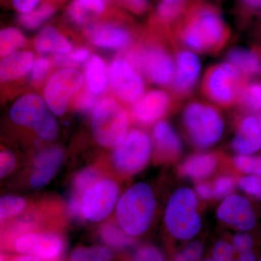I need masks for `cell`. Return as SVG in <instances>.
Wrapping results in <instances>:
<instances>
[{"mask_svg": "<svg viewBox=\"0 0 261 261\" xmlns=\"http://www.w3.org/2000/svg\"><path fill=\"white\" fill-rule=\"evenodd\" d=\"M229 29L219 10L205 3L190 5L178 20L176 35L185 47L202 53L221 50L229 37Z\"/></svg>", "mask_w": 261, "mask_h": 261, "instance_id": "obj_1", "label": "cell"}, {"mask_svg": "<svg viewBox=\"0 0 261 261\" xmlns=\"http://www.w3.org/2000/svg\"><path fill=\"white\" fill-rule=\"evenodd\" d=\"M153 190L144 182L129 187L120 197L116 205V219L122 229L130 236L145 233L155 212Z\"/></svg>", "mask_w": 261, "mask_h": 261, "instance_id": "obj_2", "label": "cell"}, {"mask_svg": "<svg viewBox=\"0 0 261 261\" xmlns=\"http://www.w3.org/2000/svg\"><path fill=\"white\" fill-rule=\"evenodd\" d=\"M195 192L182 187L170 197L164 219L166 228L173 238L190 240L195 238L202 227L198 212V200Z\"/></svg>", "mask_w": 261, "mask_h": 261, "instance_id": "obj_3", "label": "cell"}, {"mask_svg": "<svg viewBox=\"0 0 261 261\" xmlns=\"http://www.w3.org/2000/svg\"><path fill=\"white\" fill-rule=\"evenodd\" d=\"M182 121L195 147L207 149L217 143L224 132V122L219 111L202 102H190L184 110Z\"/></svg>", "mask_w": 261, "mask_h": 261, "instance_id": "obj_4", "label": "cell"}, {"mask_svg": "<svg viewBox=\"0 0 261 261\" xmlns=\"http://www.w3.org/2000/svg\"><path fill=\"white\" fill-rule=\"evenodd\" d=\"M94 139L102 147L118 146L126 137L128 116L125 110L111 97L97 103L91 121Z\"/></svg>", "mask_w": 261, "mask_h": 261, "instance_id": "obj_5", "label": "cell"}, {"mask_svg": "<svg viewBox=\"0 0 261 261\" xmlns=\"http://www.w3.org/2000/svg\"><path fill=\"white\" fill-rule=\"evenodd\" d=\"M245 79L232 65L219 63L206 72L202 90L206 97L221 106H229L239 100Z\"/></svg>", "mask_w": 261, "mask_h": 261, "instance_id": "obj_6", "label": "cell"}, {"mask_svg": "<svg viewBox=\"0 0 261 261\" xmlns=\"http://www.w3.org/2000/svg\"><path fill=\"white\" fill-rule=\"evenodd\" d=\"M126 60L154 84L166 85L172 82L176 63L164 48L157 45L138 48L130 51Z\"/></svg>", "mask_w": 261, "mask_h": 261, "instance_id": "obj_7", "label": "cell"}, {"mask_svg": "<svg viewBox=\"0 0 261 261\" xmlns=\"http://www.w3.org/2000/svg\"><path fill=\"white\" fill-rule=\"evenodd\" d=\"M152 142L145 132L135 129L116 146L113 163L120 172L132 175L145 168L152 153Z\"/></svg>", "mask_w": 261, "mask_h": 261, "instance_id": "obj_8", "label": "cell"}, {"mask_svg": "<svg viewBox=\"0 0 261 261\" xmlns=\"http://www.w3.org/2000/svg\"><path fill=\"white\" fill-rule=\"evenodd\" d=\"M119 187L111 179L96 181L86 192L81 205V216L92 222L103 221L117 205Z\"/></svg>", "mask_w": 261, "mask_h": 261, "instance_id": "obj_9", "label": "cell"}, {"mask_svg": "<svg viewBox=\"0 0 261 261\" xmlns=\"http://www.w3.org/2000/svg\"><path fill=\"white\" fill-rule=\"evenodd\" d=\"M83 82V75L73 68H65L51 75L44 90V99L51 112L58 116L64 114L70 98Z\"/></svg>", "mask_w": 261, "mask_h": 261, "instance_id": "obj_10", "label": "cell"}, {"mask_svg": "<svg viewBox=\"0 0 261 261\" xmlns=\"http://www.w3.org/2000/svg\"><path fill=\"white\" fill-rule=\"evenodd\" d=\"M111 87L123 101L128 102L138 100L145 90V84L137 70L127 60L117 59L109 70Z\"/></svg>", "mask_w": 261, "mask_h": 261, "instance_id": "obj_11", "label": "cell"}, {"mask_svg": "<svg viewBox=\"0 0 261 261\" xmlns=\"http://www.w3.org/2000/svg\"><path fill=\"white\" fill-rule=\"evenodd\" d=\"M15 249L24 255H33L44 261H55L64 249L63 239L56 233H28L15 241Z\"/></svg>", "mask_w": 261, "mask_h": 261, "instance_id": "obj_12", "label": "cell"}, {"mask_svg": "<svg viewBox=\"0 0 261 261\" xmlns=\"http://www.w3.org/2000/svg\"><path fill=\"white\" fill-rule=\"evenodd\" d=\"M217 216L220 221L241 231L252 229L256 223L250 201L236 194L224 199L218 207Z\"/></svg>", "mask_w": 261, "mask_h": 261, "instance_id": "obj_13", "label": "cell"}, {"mask_svg": "<svg viewBox=\"0 0 261 261\" xmlns=\"http://www.w3.org/2000/svg\"><path fill=\"white\" fill-rule=\"evenodd\" d=\"M176 70L172 81L173 92L178 97H185L192 92L198 81L201 71V61L193 51H178L176 54Z\"/></svg>", "mask_w": 261, "mask_h": 261, "instance_id": "obj_14", "label": "cell"}, {"mask_svg": "<svg viewBox=\"0 0 261 261\" xmlns=\"http://www.w3.org/2000/svg\"><path fill=\"white\" fill-rule=\"evenodd\" d=\"M171 105V97L162 90H151L136 101L132 115L142 124H152L162 118Z\"/></svg>", "mask_w": 261, "mask_h": 261, "instance_id": "obj_15", "label": "cell"}, {"mask_svg": "<svg viewBox=\"0 0 261 261\" xmlns=\"http://www.w3.org/2000/svg\"><path fill=\"white\" fill-rule=\"evenodd\" d=\"M44 100L34 94H29L18 99L10 111L12 121L20 126L35 129L49 114Z\"/></svg>", "mask_w": 261, "mask_h": 261, "instance_id": "obj_16", "label": "cell"}, {"mask_svg": "<svg viewBox=\"0 0 261 261\" xmlns=\"http://www.w3.org/2000/svg\"><path fill=\"white\" fill-rule=\"evenodd\" d=\"M63 159V150L58 147H48L39 152L34 161L31 185L35 189L46 186L58 172Z\"/></svg>", "mask_w": 261, "mask_h": 261, "instance_id": "obj_17", "label": "cell"}, {"mask_svg": "<svg viewBox=\"0 0 261 261\" xmlns=\"http://www.w3.org/2000/svg\"><path fill=\"white\" fill-rule=\"evenodd\" d=\"M88 36L91 42L104 49H122L132 42V34L121 25L113 23L97 24L89 27Z\"/></svg>", "mask_w": 261, "mask_h": 261, "instance_id": "obj_18", "label": "cell"}, {"mask_svg": "<svg viewBox=\"0 0 261 261\" xmlns=\"http://www.w3.org/2000/svg\"><path fill=\"white\" fill-rule=\"evenodd\" d=\"M231 147L238 154L250 155L261 149V129L258 119L247 116L240 123Z\"/></svg>", "mask_w": 261, "mask_h": 261, "instance_id": "obj_19", "label": "cell"}, {"mask_svg": "<svg viewBox=\"0 0 261 261\" xmlns=\"http://www.w3.org/2000/svg\"><path fill=\"white\" fill-rule=\"evenodd\" d=\"M153 137L156 149L161 157L173 159L181 152V139L168 122L162 121L156 123Z\"/></svg>", "mask_w": 261, "mask_h": 261, "instance_id": "obj_20", "label": "cell"}, {"mask_svg": "<svg viewBox=\"0 0 261 261\" xmlns=\"http://www.w3.org/2000/svg\"><path fill=\"white\" fill-rule=\"evenodd\" d=\"M227 62L245 80L261 75V60L254 49L237 47L228 51Z\"/></svg>", "mask_w": 261, "mask_h": 261, "instance_id": "obj_21", "label": "cell"}, {"mask_svg": "<svg viewBox=\"0 0 261 261\" xmlns=\"http://www.w3.org/2000/svg\"><path fill=\"white\" fill-rule=\"evenodd\" d=\"M34 64V55L28 51H16L5 58L0 64V80L10 82L27 74Z\"/></svg>", "mask_w": 261, "mask_h": 261, "instance_id": "obj_22", "label": "cell"}, {"mask_svg": "<svg viewBox=\"0 0 261 261\" xmlns=\"http://www.w3.org/2000/svg\"><path fill=\"white\" fill-rule=\"evenodd\" d=\"M217 164V158L214 154H196L182 163L180 171L187 177L192 179H202L214 172Z\"/></svg>", "mask_w": 261, "mask_h": 261, "instance_id": "obj_23", "label": "cell"}, {"mask_svg": "<svg viewBox=\"0 0 261 261\" xmlns=\"http://www.w3.org/2000/svg\"><path fill=\"white\" fill-rule=\"evenodd\" d=\"M103 0H74L67 11L68 18L73 23L83 25L104 13Z\"/></svg>", "mask_w": 261, "mask_h": 261, "instance_id": "obj_24", "label": "cell"}, {"mask_svg": "<svg viewBox=\"0 0 261 261\" xmlns=\"http://www.w3.org/2000/svg\"><path fill=\"white\" fill-rule=\"evenodd\" d=\"M35 48L41 53H57L66 55L70 53L69 42L56 29L47 27L41 31L36 38Z\"/></svg>", "mask_w": 261, "mask_h": 261, "instance_id": "obj_25", "label": "cell"}, {"mask_svg": "<svg viewBox=\"0 0 261 261\" xmlns=\"http://www.w3.org/2000/svg\"><path fill=\"white\" fill-rule=\"evenodd\" d=\"M97 173L92 168H86L76 175L73 180V190L68 201L72 214L81 216V205L84 195L89 187L97 181Z\"/></svg>", "mask_w": 261, "mask_h": 261, "instance_id": "obj_26", "label": "cell"}, {"mask_svg": "<svg viewBox=\"0 0 261 261\" xmlns=\"http://www.w3.org/2000/svg\"><path fill=\"white\" fill-rule=\"evenodd\" d=\"M86 78L89 92L94 94L102 93L107 86V75L106 67L99 56L91 58L86 69Z\"/></svg>", "mask_w": 261, "mask_h": 261, "instance_id": "obj_27", "label": "cell"}, {"mask_svg": "<svg viewBox=\"0 0 261 261\" xmlns=\"http://www.w3.org/2000/svg\"><path fill=\"white\" fill-rule=\"evenodd\" d=\"M99 236L103 243L116 250H123L133 243L129 234L125 232L121 226L113 224L104 225L99 231Z\"/></svg>", "mask_w": 261, "mask_h": 261, "instance_id": "obj_28", "label": "cell"}, {"mask_svg": "<svg viewBox=\"0 0 261 261\" xmlns=\"http://www.w3.org/2000/svg\"><path fill=\"white\" fill-rule=\"evenodd\" d=\"M55 12L56 8L53 5L45 3L27 13H21L18 18L19 23L24 28L34 30L47 21Z\"/></svg>", "mask_w": 261, "mask_h": 261, "instance_id": "obj_29", "label": "cell"}, {"mask_svg": "<svg viewBox=\"0 0 261 261\" xmlns=\"http://www.w3.org/2000/svg\"><path fill=\"white\" fill-rule=\"evenodd\" d=\"M190 0H160L157 15L163 21L172 22L179 20L190 6Z\"/></svg>", "mask_w": 261, "mask_h": 261, "instance_id": "obj_30", "label": "cell"}, {"mask_svg": "<svg viewBox=\"0 0 261 261\" xmlns=\"http://www.w3.org/2000/svg\"><path fill=\"white\" fill-rule=\"evenodd\" d=\"M238 101L250 112H261V83L255 82L245 84Z\"/></svg>", "mask_w": 261, "mask_h": 261, "instance_id": "obj_31", "label": "cell"}, {"mask_svg": "<svg viewBox=\"0 0 261 261\" xmlns=\"http://www.w3.org/2000/svg\"><path fill=\"white\" fill-rule=\"evenodd\" d=\"M25 38L20 31L15 28H6L0 32V55L9 56L23 47Z\"/></svg>", "mask_w": 261, "mask_h": 261, "instance_id": "obj_32", "label": "cell"}, {"mask_svg": "<svg viewBox=\"0 0 261 261\" xmlns=\"http://www.w3.org/2000/svg\"><path fill=\"white\" fill-rule=\"evenodd\" d=\"M113 254L102 246L79 247L72 252L69 261H111Z\"/></svg>", "mask_w": 261, "mask_h": 261, "instance_id": "obj_33", "label": "cell"}, {"mask_svg": "<svg viewBox=\"0 0 261 261\" xmlns=\"http://www.w3.org/2000/svg\"><path fill=\"white\" fill-rule=\"evenodd\" d=\"M25 207V201L18 196L6 195L0 200V218L8 219L20 214Z\"/></svg>", "mask_w": 261, "mask_h": 261, "instance_id": "obj_34", "label": "cell"}, {"mask_svg": "<svg viewBox=\"0 0 261 261\" xmlns=\"http://www.w3.org/2000/svg\"><path fill=\"white\" fill-rule=\"evenodd\" d=\"M233 165L241 172L261 177V157L238 154L233 159Z\"/></svg>", "mask_w": 261, "mask_h": 261, "instance_id": "obj_35", "label": "cell"}, {"mask_svg": "<svg viewBox=\"0 0 261 261\" xmlns=\"http://www.w3.org/2000/svg\"><path fill=\"white\" fill-rule=\"evenodd\" d=\"M58 123L56 118L49 113L42 123L35 128L36 133L44 140H51L56 138L58 133Z\"/></svg>", "mask_w": 261, "mask_h": 261, "instance_id": "obj_36", "label": "cell"}, {"mask_svg": "<svg viewBox=\"0 0 261 261\" xmlns=\"http://www.w3.org/2000/svg\"><path fill=\"white\" fill-rule=\"evenodd\" d=\"M238 185L242 190L248 195L261 198V177L247 175L240 178Z\"/></svg>", "mask_w": 261, "mask_h": 261, "instance_id": "obj_37", "label": "cell"}, {"mask_svg": "<svg viewBox=\"0 0 261 261\" xmlns=\"http://www.w3.org/2000/svg\"><path fill=\"white\" fill-rule=\"evenodd\" d=\"M203 255V247L199 242H193L178 254L173 261H200Z\"/></svg>", "mask_w": 261, "mask_h": 261, "instance_id": "obj_38", "label": "cell"}, {"mask_svg": "<svg viewBox=\"0 0 261 261\" xmlns=\"http://www.w3.org/2000/svg\"><path fill=\"white\" fill-rule=\"evenodd\" d=\"M234 187V182L232 178L228 176H223L218 178L213 186L214 197L216 199H225L231 195Z\"/></svg>", "mask_w": 261, "mask_h": 261, "instance_id": "obj_39", "label": "cell"}, {"mask_svg": "<svg viewBox=\"0 0 261 261\" xmlns=\"http://www.w3.org/2000/svg\"><path fill=\"white\" fill-rule=\"evenodd\" d=\"M89 56V50L80 48L70 54L58 55L56 58V63L63 65L82 64L88 59Z\"/></svg>", "mask_w": 261, "mask_h": 261, "instance_id": "obj_40", "label": "cell"}, {"mask_svg": "<svg viewBox=\"0 0 261 261\" xmlns=\"http://www.w3.org/2000/svg\"><path fill=\"white\" fill-rule=\"evenodd\" d=\"M132 261H165V258L156 247L144 246L137 250Z\"/></svg>", "mask_w": 261, "mask_h": 261, "instance_id": "obj_41", "label": "cell"}, {"mask_svg": "<svg viewBox=\"0 0 261 261\" xmlns=\"http://www.w3.org/2000/svg\"><path fill=\"white\" fill-rule=\"evenodd\" d=\"M234 250L232 245L225 241L216 244L214 249V261H234Z\"/></svg>", "mask_w": 261, "mask_h": 261, "instance_id": "obj_42", "label": "cell"}, {"mask_svg": "<svg viewBox=\"0 0 261 261\" xmlns=\"http://www.w3.org/2000/svg\"><path fill=\"white\" fill-rule=\"evenodd\" d=\"M252 245H253V240L247 233H239L233 237L232 247L234 251L238 252V253L241 254L250 251Z\"/></svg>", "mask_w": 261, "mask_h": 261, "instance_id": "obj_43", "label": "cell"}, {"mask_svg": "<svg viewBox=\"0 0 261 261\" xmlns=\"http://www.w3.org/2000/svg\"><path fill=\"white\" fill-rule=\"evenodd\" d=\"M15 158L10 151L5 150L0 154V176L1 178L9 175L14 170Z\"/></svg>", "mask_w": 261, "mask_h": 261, "instance_id": "obj_44", "label": "cell"}, {"mask_svg": "<svg viewBox=\"0 0 261 261\" xmlns=\"http://www.w3.org/2000/svg\"><path fill=\"white\" fill-rule=\"evenodd\" d=\"M49 68V62L46 58H39L34 62L31 70V79L33 82H39L47 74Z\"/></svg>", "mask_w": 261, "mask_h": 261, "instance_id": "obj_45", "label": "cell"}, {"mask_svg": "<svg viewBox=\"0 0 261 261\" xmlns=\"http://www.w3.org/2000/svg\"><path fill=\"white\" fill-rule=\"evenodd\" d=\"M97 106L95 94L91 92H85L79 97L76 102L77 110L84 113H89Z\"/></svg>", "mask_w": 261, "mask_h": 261, "instance_id": "obj_46", "label": "cell"}, {"mask_svg": "<svg viewBox=\"0 0 261 261\" xmlns=\"http://www.w3.org/2000/svg\"><path fill=\"white\" fill-rule=\"evenodd\" d=\"M239 5L247 17H251L261 12V0H239Z\"/></svg>", "mask_w": 261, "mask_h": 261, "instance_id": "obj_47", "label": "cell"}, {"mask_svg": "<svg viewBox=\"0 0 261 261\" xmlns=\"http://www.w3.org/2000/svg\"><path fill=\"white\" fill-rule=\"evenodd\" d=\"M127 9L137 15L145 13L148 9L149 0H119Z\"/></svg>", "mask_w": 261, "mask_h": 261, "instance_id": "obj_48", "label": "cell"}, {"mask_svg": "<svg viewBox=\"0 0 261 261\" xmlns=\"http://www.w3.org/2000/svg\"><path fill=\"white\" fill-rule=\"evenodd\" d=\"M40 0H12L15 9L21 13H27L37 8Z\"/></svg>", "mask_w": 261, "mask_h": 261, "instance_id": "obj_49", "label": "cell"}, {"mask_svg": "<svg viewBox=\"0 0 261 261\" xmlns=\"http://www.w3.org/2000/svg\"><path fill=\"white\" fill-rule=\"evenodd\" d=\"M195 194L199 198L202 200H209L214 197L213 187L206 183H200L197 185L195 189Z\"/></svg>", "mask_w": 261, "mask_h": 261, "instance_id": "obj_50", "label": "cell"}, {"mask_svg": "<svg viewBox=\"0 0 261 261\" xmlns=\"http://www.w3.org/2000/svg\"><path fill=\"white\" fill-rule=\"evenodd\" d=\"M238 261H256V257L254 252L250 250V251L240 254Z\"/></svg>", "mask_w": 261, "mask_h": 261, "instance_id": "obj_51", "label": "cell"}, {"mask_svg": "<svg viewBox=\"0 0 261 261\" xmlns=\"http://www.w3.org/2000/svg\"><path fill=\"white\" fill-rule=\"evenodd\" d=\"M2 261L5 260H3V259H2ZM13 261H41V260L37 257L33 256V255H25L23 256L17 257Z\"/></svg>", "mask_w": 261, "mask_h": 261, "instance_id": "obj_52", "label": "cell"}, {"mask_svg": "<svg viewBox=\"0 0 261 261\" xmlns=\"http://www.w3.org/2000/svg\"><path fill=\"white\" fill-rule=\"evenodd\" d=\"M253 49L255 51V53L258 55L259 58H260L261 60V47H254Z\"/></svg>", "mask_w": 261, "mask_h": 261, "instance_id": "obj_53", "label": "cell"}, {"mask_svg": "<svg viewBox=\"0 0 261 261\" xmlns=\"http://www.w3.org/2000/svg\"><path fill=\"white\" fill-rule=\"evenodd\" d=\"M258 122H259V125H260V128L261 129V116H260V118H258Z\"/></svg>", "mask_w": 261, "mask_h": 261, "instance_id": "obj_54", "label": "cell"}, {"mask_svg": "<svg viewBox=\"0 0 261 261\" xmlns=\"http://www.w3.org/2000/svg\"><path fill=\"white\" fill-rule=\"evenodd\" d=\"M259 23H260L261 27V12L260 13V15H259Z\"/></svg>", "mask_w": 261, "mask_h": 261, "instance_id": "obj_55", "label": "cell"}, {"mask_svg": "<svg viewBox=\"0 0 261 261\" xmlns=\"http://www.w3.org/2000/svg\"><path fill=\"white\" fill-rule=\"evenodd\" d=\"M204 261H214V260H213V259L207 258V259H205V260Z\"/></svg>", "mask_w": 261, "mask_h": 261, "instance_id": "obj_56", "label": "cell"}, {"mask_svg": "<svg viewBox=\"0 0 261 261\" xmlns=\"http://www.w3.org/2000/svg\"><path fill=\"white\" fill-rule=\"evenodd\" d=\"M259 261H261V258L260 259V260H259Z\"/></svg>", "mask_w": 261, "mask_h": 261, "instance_id": "obj_57", "label": "cell"}, {"mask_svg": "<svg viewBox=\"0 0 261 261\" xmlns=\"http://www.w3.org/2000/svg\"><path fill=\"white\" fill-rule=\"evenodd\" d=\"M103 1H106V0H103Z\"/></svg>", "mask_w": 261, "mask_h": 261, "instance_id": "obj_58", "label": "cell"}]
</instances>
